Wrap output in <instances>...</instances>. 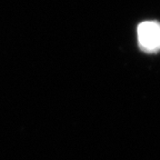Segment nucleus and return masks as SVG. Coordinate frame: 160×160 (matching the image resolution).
<instances>
[{
    "mask_svg": "<svg viewBox=\"0 0 160 160\" xmlns=\"http://www.w3.org/2000/svg\"><path fill=\"white\" fill-rule=\"evenodd\" d=\"M138 41L147 52L160 50V25L155 21H145L138 27Z\"/></svg>",
    "mask_w": 160,
    "mask_h": 160,
    "instance_id": "nucleus-1",
    "label": "nucleus"
}]
</instances>
